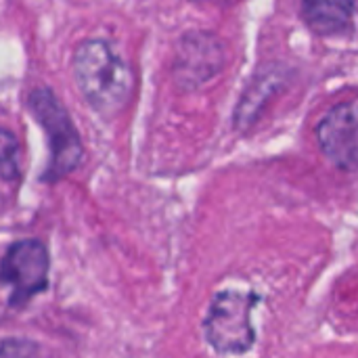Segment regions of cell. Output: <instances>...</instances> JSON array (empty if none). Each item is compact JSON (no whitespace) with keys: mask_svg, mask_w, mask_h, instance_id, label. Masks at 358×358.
Listing matches in <instances>:
<instances>
[{"mask_svg":"<svg viewBox=\"0 0 358 358\" xmlns=\"http://www.w3.org/2000/svg\"><path fill=\"white\" fill-rule=\"evenodd\" d=\"M73 78L86 103L101 115H115L134 88L132 67L105 40H86L73 52Z\"/></svg>","mask_w":358,"mask_h":358,"instance_id":"obj_1","label":"cell"},{"mask_svg":"<svg viewBox=\"0 0 358 358\" xmlns=\"http://www.w3.org/2000/svg\"><path fill=\"white\" fill-rule=\"evenodd\" d=\"M29 109L36 115L38 124L46 130L50 145V166L48 174L63 176L71 172L82 157V143L76 132L73 122L69 120L61 101L48 88H36L29 94Z\"/></svg>","mask_w":358,"mask_h":358,"instance_id":"obj_2","label":"cell"},{"mask_svg":"<svg viewBox=\"0 0 358 358\" xmlns=\"http://www.w3.org/2000/svg\"><path fill=\"white\" fill-rule=\"evenodd\" d=\"M254 296H243L237 292L220 294L206 319V338L220 355H241L254 344V329L250 323V313Z\"/></svg>","mask_w":358,"mask_h":358,"instance_id":"obj_3","label":"cell"},{"mask_svg":"<svg viewBox=\"0 0 358 358\" xmlns=\"http://www.w3.org/2000/svg\"><path fill=\"white\" fill-rule=\"evenodd\" d=\"M48 254L46 248L36 241H17L4 254L0 264V283L10 292V304H21L46 287Z\"/></svg>","mask_w":358,"mask_h":358,"instance_id":"obj_4","label":"cell"},{"mask_svg":"<svg viewBox=\"0 0 358 358\" xmlns=\"http://www.w3.org/2000/svg\"><path fill=\"white\" fill-rule=\"evenodd\" d=\"M323 153L342 170L357 168V103L336 105L317 130Z\"/></svg>","mask_w":358,"mask_h":358,"instance_id":"obj_5","label":"cell"},{"mask_svg":"<svg viewBox=\"0 0 358 358\" xmlns=\"http://www.w3.org/2000/svg\"><path fill=\"white\" fill-rule=\"evenodd\" d=\"M222 67V48L208 34L187 36L176 59V73L189 86L210 80Z\"/></svg>","mask_w":358,"mask_h":358,"instance_id":"obj_6","label":"cell"},{"mask_svg":"<svg viewBox=\"0 0 358 358\" xmlns=\"http://www.w3.org/2000/svg\"><path fill=\"white\" fill-rule=\"evenodd\" d=\"M302 13L317 34H338L350 25L355 0H302Z\"/></svg>","mask_w":358,"mask_h":358,"instance_id":"obj_7","label":"cell"},{"mask_svg":"<svg viewBox=\"0 0 358 358\" xmlns=\"http://www.w3.org/2000/svg\"><path fill=\"white\" fill-rule=\"evenodd\" d=\"M17 159H19V143L13 132L0 128V176L10 178L17 174Z\"/></svg>","mask_w":358,"mask_h":358,"instance_id":"obj_8","label":"cell"},{"mask_svg":"<svg viewBox=\"0 0 358 358\" xmlns=\"http://www.w3.org/2000/svg\"><path fill=\"white\" fill-rule=\"evenodd\" d=\"M0 358H36V346L21 340H8L0 346Z\"/></svg>","mask_w":358,"mask_h":358,"instance_id":"obj_9","label":"cell"}]
</instances>
